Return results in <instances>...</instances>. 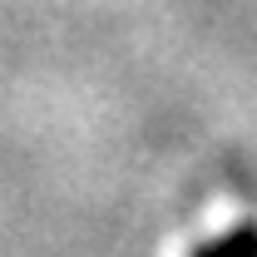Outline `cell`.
Returning a JSON list of instances; mask_svg holds the SVG:
<instances>
[{
    "instance_id": "cell-1",
    "label": "cell",
    "mask_w": 257,
    "mask_h": 257,
    "mask_svg": "<svg viewBox=\"0 0 257 257\" xmlns=\"http://www.w3.org/2000/svg\"><path fill=\"white\" fill-rule=\"evenodd\" d=\"M188 257H257V223H237L213 242H198Z\"/></svg>"
}]
</instances>
